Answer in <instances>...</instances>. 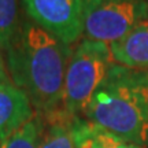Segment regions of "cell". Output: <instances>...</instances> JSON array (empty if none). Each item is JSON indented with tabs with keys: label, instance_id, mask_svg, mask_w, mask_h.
<instances>
[{
	"label": "cell",
	"instance_id": "obj_1",
	"mask_svg": "<svg viewBox=\"0 0 148 148\" xmlns=\"http://www.w3.org/2000/svg\"><path fill=\"white\" fill-rule=\"evenodd\" d=\"M5 52L11 81L29 97L36 114L47 116L62 110L71 47L25 21Z\"/></svg>",
	"mask_w": 148,
	"mask_h": 148
},
{
	"label": "cell",
	"instance_id": "obj_2",
	"mask_svg": "<svg viewBox=\"0 0 148 148\" xmlns=\"http://www.w3.org/2000/svg\"><path fill=\"white\" fill-rule=\"evenodd\" d=\"M84 118L138 145L148 144V71L114 63L93 93Z\"/></svg>",
	"mask_w": 148,
	"mask_h": 148
},
{
	"label": "cell",
	"instance_id": "obj_3",
	"mask_svg": "<svg viewBox=\"0 0 148 148\" xmlns=\"http://www.w3.org/2000/svg\"><path fill=\"white\" fill-rule=\"evenodd\" d=\"M114 63L108 44L82 38L71 52L66 70L62 111L70 116L82 115Z\"/></svg>",
	"mask_w": 148,
	"mask_h": 148
},
{
	"label": "cell",
	"instance_id": "obj_4",
	"mask_svg": "<svg viewBox=\"0 0 148 148\" xmlns=\"http://www.w3.org/2000/svg\"><path fill=\"white\" fill-rule=\"evenodd\" d=\"M148 19V0H85L84 36L111 45Z\"/></svg>",
	"mask_w": 148,
	"mask_h": 148
},
{
	"label": "cell",
	"instance_id": "obj_5",
	"mask_svg": "<svg viewBox=\"0 0 148 148\" xmlns=\"http://www.w3.org/2000/svg\"><path fill=\"white\" fill-rule=\"evenodd\" d=\"M30 21L71 45L84 34L85 0H23Z\"/></svg>",
	"mask_w": 148,
	"mask_h": 148
},
{
	"label": "cell",
	"instance_id": "obj_6",
	"mask_svg": "<svg viewBox=\"0 0 148 148\" xmlns=\"http://www.w3.org/2000/svg\"><path fill=\"white\" fill-rule=\"evenodd\" d=\"M34 115L29 97L12 81L0 82V144Z\"/></svg>",
	"mask_w": 148,
	"mask_h": 148
},
{
	"label": "cell",
	"instance_id": "obj_7",
	"mask_svg": "<svg viewBox=\"0 0 148 148\" xmlns=\"http://www.w3.org/2000/svg\"><path fill=\"white\" fill-rule=\"evenodd\" d=\"M110 49L116 64L148 71V19L137 23L122 38L112 42Z\"/></svg>",
	"mask_w": 148,
	"mask_h": 148
},
{
	"label": "cell",
	"instance_id": "obj_8",
	"mask_svg": "<svg viewBox=\"0 0 148 148\" xmlns=\"http://www.w3.org/2000/svg\"><path fill=\"white\" fill-rule=\"evenodd\" d=\"M73 133L75 148H145L81 119V116H74Z\"/></svg>",
	"mask_w": 148,
	"mask_h": 148
},
{
	"label": "cell",
	"instance_id": "obj_9",
	"mask_svg": "<svg viewBox=\"0 0 148 148\" xmlns=\"http://www.w3.org/2000/svg\"><path fill=\"white\" fill-rule=\"evenodd\" d=\"M44 118V134L40 148H75L73 133L74 116L60 110Z\"/></svg>",
	"mask_w": 148,
	"mask_h": 148
},
{
	"label": "cell",
	"instance_id": "obj_10",
	"mask_svg": "<svg viewBox=\"0 0 148 148\" xmlns=\"http://www.w3.org/2000/svg\"><path fill=\"white\" fill-rule=\"evenodd\" d=\"M44 134V118L41 115L33 116L21 129L0 144V148H40Z\"/></svg>",
	"mask_w": 148,
	"mask_h": 148
},
{
	"label": "cell",
	"instance_id": "obj_11",
	"mask_svg": "<svg viewBox=\"0 0 148 148\" xmlns=\"http://www.w3.org/2000/svg\"><path fill=\"white\" fill-rule=\"evenodd\" d=\"M16 0H0V49H7L19 29Z\"/></svg>",
	"mask_w": 148,
	"mask_h": 148
},
{
	"label": "cell",
	"instance_id": "obj_12",
	"mask_svg": "<svg viewBox=\"0 0 148 148\" xmlns=\"http://www.w3.org/2000/svg\"><path fill=\"white\" fill-rule=\"evenodd\" d=\"M5 81H11V78L7 69H5L4 59H3L1 53H0V82H5Z\"/></svg>",
	"mask_w": 148,
	"mask_h": 148
}]
</instances>
